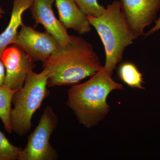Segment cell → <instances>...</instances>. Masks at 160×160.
<instances>
[{
    "mask_svg": "<svg viewBox=\"0 0 160 160\" xmlns=\"http://www.w3.org/2000/svg\"><path fill=\"white\" fill-rule=\"evenodd\" d=\"M87 16L98 17L104 13L105 9L98 0H72Z\"/></svg>",
    "mask_w": 160,
    "mask_h": 160,
    "instance_id": "9a60e30c",
    "label": "cell"
},
{
    "mask_svg": "<svg viewBox=\"0 0 160 160\" xmlns=\"http://www.w3.org/2000/svg\"><path fill=\"white\" fill-rule=\"evenodd\" d=\"M23 149L12 145L0 130V160H17Z\"/></svg>",
    "mask_w": 160,
    "mask_h": 160,
    "instance_id": "5bb4252c",
    "label": "cell"
},
{
    "mask_svg": "<svg viewBox=\"0 0 160 160\" xmlns=\"http://www.w3.org/2000/svg\"><path fill=\"white\" fill-rule=\"evenodd\" d=\"M1 60L6 69L4 85L13 90L22 89L28 72L36 67L35 62L15 45L8 46L4 50Z\"/></svg>",
    "mask_w": 160,
    "mask_h": 160,
    "instance_id": "52a82bcc",
    "label": "cell"
},
{
    "mask_svg": "<svg viewBox=\"0 0 160 160\" xmlns=\"http://www.w3.org/2000/svg\"><path fill=\"white\" fill-rule=\"evenodd\" d=\"M87 17L102 42L106 52L104 68L112 76L122 59L125 49L136 38L123 14L119 1H113L108 5L99 17Z\"/></svg>",
    "mask_w": 160,
    "mask_h": 160,
    "instance_id": "3957f363",
    "label": "cell"
},
{
    "mask_svg": "<svg viewBox=\"0 0 160 160\" xmlns=\"http://www.w3.org/2000/svg\"><path fill=\"white\" fill-rule=\"evenodd\" d=\"M47 79L46 70L39 73L30 70L22 88L13 94L10 122L12 131L19 136H23L30 130L33 114L49 95Z\"/></svg>",
    "mask_w": 160,
    "mask_h": 160,
    "instance_id": "277c9868",
    "label": "cell"
},
{
    "mask_svg": "<svg viewBox=\"0 0 160 160\" xmlns=\"http://www.w3.org/2000/svg\"><path fill=\"white\" fill-rule=\"evenodd\" d=\"M155 25L154 27L152 28L149 31L145 34V37H146L152 34L156 31H158V30L160 29V17L157 20L155 21Z\"/></svg>",
    "mask_w": 160,
    "mask_h": 160,
    "instance_id": "e0dca14e",
    "label": "cell"
},
{
    "mask_svg": "<svg viewBox=\"0 0 160 160\" xmlns=\"http://www.w3.org/2000/svg\"><path fill=\"white\" fill-rule=\"evenodd\" d=\"M5 85L0 86V118L5 129L9 133L12 132L10 122L12 97L16 91Z\"/></svg>",
    "mask_w": 160,
    "mask_h": 160,
    "instance_id": "7c38bea8",
    "label": "cell"
},
{
    "mask_svg": "<svg viewBox=\"0 0 160 160\" xmlns=\"http://www.w3.org/2000/svg\"><path fill=\"white\" fill-rule=\"evenodd\" d=\"M13 45L19 47L34 62H45L60 46L47 31L42 32L24 24Z\"/></svg>",
    "mask_w": 160,
    "mask_h": 160,
    "instance_id": "8992f818",
    "label": "cell"
},
{
    "mask_svg": "<svg viewBox=\"0 0 160 160\" xmlns=\"http://www.w3.org/2000/svg\"><path fill=\"white\" fill-rule=\"evenodd\" d=\"M6 78L5 67L2 60L0 59V86L4 85Z\"/></svg>",
    "mask_w": 160,
    "mask_h": 160,
    "instance_id": "2e32d148",
    "label": "cell"
},
{
    "mask_svg": "<svg viewBox=\"0 0 160 160\" xmlns=\"http://www.w3.org/2000/svg\"><path fill=\"white\" fill-rule=\"evenodd\" d=\"M59 21L66 29H70L79 34L88 33L91 25L86 15L72 0H55Z\"/></svg>",
    "mask_w": 160,
    "mask_h": 160,
    "instance_id": "30bf717a",
    "label": "cell"
},
{
    "mask_svg": "<svg viewBox=\"0 0 160 160\" xmlns=\"http://www.w3.org/2000/svg\"><path fill=\"white\" fill-rule=\"evenodd\" d=\"M33 0H13L11 18L9 24L0 34V59L4 50L13 44L18 37V29L23 25L22 15L29 9Z\"/></svg>",
    "mask_w": 160,
    "mask_h": 160,
    "instance_id": "8fae6325",
    "label": "cell"
},
{
    "mask_svg": "<svg viewBox=\"0 0 160 160\" xmlns=\"http://www.w3.org/2000/svg\"><path fill=\"white\" fill-rule=\"evenodd\" d=\"M58 120L52 107L44 109L38 124L29 136L26 148L18 156V160H56L58 155L49 141Z\"/></svg>",
    "mask_w": 160,
    "mask_h": 160,
    "instance_id": "5b68a950",
    "label": "cell"
},
{
    "mask_svg": "<svg viewBox=\"0 0 160 160\" xmlns=\"http://www.w3.org/2000/svg\"><path fill=\"white\" fill-rule=\"evenodd\" d=\"M55 0H33L29 9L32 17L37 24H41L46 31L56 39L60 46L69 42L71 35L55 16L52 9Z\"/></svg>",
    "mask_w": 160,
    "mask_h": 160,
    "instance_id": "9c48e42d",
    "label": "cell"
},
{
    "mask_svg": "<svg viewBox=\"0 0 160 160\" xmlns=\"http://www.w3.org/2000/svg\"><path fill=\"white\" fill-rule=\"evenodd\" d=\"M124 87L116 82L104 69L88 81L69 88L66 106L73 111L80 123L87 128L97 126L109 111L107 98L114 90Z\"/></svg>",
    "mask_w": 160,
    "mask_h": 160,
    "instance_id": "7a4b0ae2",
    "label": "cell"
},
{
    "mask_svg": "<svg viewBox=\"0 0 160 160\" xmlns=\"http://www.w3.org/2000/svg\"><path fill=\"white\" fill-rule=\"evenodd\" d=\"M118 75L120 79L131 88L144 89L142 74L132 63L122 64L119 68Z\"/></svg>",
    "mask_w": 160,
    "mask_h": 160,
    "instance_id": "4fadbf2b",
    "label": "cell"
},
{
    "mask_svg": "<svg viewBox=\"0 0 160 160\" xmlns=\"http://www.w3.org/2000/svg\"><path fill=\"white\" fill-rule=\"evenodd\" d=\"M5 13V12L4 9L0 6V20L2 18L3 15Z\"/></svg>",
    "mask_w": 160,
    "mask_h": 160,
    "instance_id": "ac0fdd59",
    "label": "cell"
},
{
    "mask_svg": "<svg viewBox=\"0 0 160 160\" xmlns=\"http://www.w3.org/2000/svg\"><path fill=\"white\" fill-rule=\"evenodd\" d=\"M121 9L129 27L137 38L156 17L160 0H120Z\"/></svg>",
    "mask_w": 160,
    "mask_h": 160,
    "instance_id": "ba28073f",
    "label": "cell"
},
{
    "mask_svg": "<svg viewBox=\"0 0 160 160\" xmlns=\"http://www.w3.org/2000/svg\"><path fill=\"white\" fill-rule=\"evenodd\" d=\"M103 67L91 44L73 35L68 44L60 46L42 66L48 75V87L74 85Z\"/></svg>",
    "mask_w": 160,
    "mask_h": 160,
    "instance_id": "6da1fadb",
    "label": "cell"
}]
</instances>
